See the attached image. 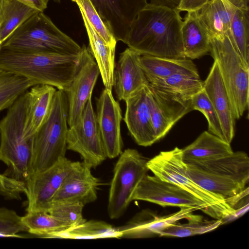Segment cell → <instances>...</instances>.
Masks as SVG:
<instances>
[{"mask_svg": "<svg viewBox=\"0 0 249 249\" xmlns=\"http://www.w3.org/2000/svg\"><path fill=\"white\" fill-rule=\"evenodd\" d=\"M26 190L24 182L0 174V195L11 199H20Z\"/></svg>", "mask_w": 249, "mask_h": 249, "instance_id": "obj_39", "label": "cell"}, {"mask_svg": "<svg viewBox=\"0 0 249 249\" xmlns=\"http://www.w3.org/2000/svg\"><path fill=\"white\" fill-rule=\"evenodd\" d=\"M230 34L244 64L249 68L248 6L235 9L231 23Z\"/></svg>", "mask_w": 249, "mask_h": 249, "instance_id": "obj_31", "label": "cell"}, {"mask_svg": "<svg viewBox=\"0 0 249 249\" xmlns=\"http://www.w3.org/2000/svg\"><path fill=\"white\" fill-rule=\"evenodd\" d=\"M235 9L223 0H210L199 15L211 36L223 35L230 31Z\"/></svg>", "mask_w": 249, "mask_h": 249, "instance_id": "obj_27", "label": "cell"}, {"mask_svg": "<svg viewBox=\"0 0 249 249\" xmlns=\"http://www.w3.org/2000/svg\"><path fill=\"white\" fill-rule=\"evenodd\" d=\"M23 231H27V229L21 216L12 210L0 207V232L18 234Z\"/></svg>", "mask_w": 249, "mask_h": 249, "instance_id": "obj_38", "label": "cell"}, {"mask_svg": "<svg viewBox=\"0 0 249 249\" xmlns=\"http://www.w3.org/2000/svg\"><path fill=\"white\" fill-rule=\"evenodd\" d=\"M53 0L57 3H59L60 2V0Z\"/></svg>", "mask_w": 249, "mask_h": 249, "instance_id": "obj_45", "label": "cell"}, {"mask_svg": "<svg viewBox=\"0 0 249 249\" xmlns=\"http://www.w3.org/2000/svg\"><path fill=\"white\" fill-rule=\"evenodd\" d=\"M84 205L76 201L53 202L48 213L69 228L79 225L86 220L83 216Z\"/></svg>", "mask_w": 249, "mask_h": 249, "instance_id": "obj_35", "label": "cell"}, {"mask_svg": "<svg viewBox=\"0 0 249 249\" xmlns=\"http://www.w3.org/2000/svg\"><path fill=\"white\" fill-rule=\"evenodd\" d=\"M29 104L28 90L8 108L0 120V161L8 168L5 175L25 182L29 176L31 139L24 128Z\"/></svg>", "mask_w": 249, "mask_h": 249, "instance_id": "obj_5", "label": "cell"}, {"mask_svg": "<svg viewBox=\"0 0 249 249\" xmlns=\"http://www.w3.org/2000/svg\"><path fill=\"white\" fill-rule=\"evenodd\" d=\"M210 53L218 64L235 119L248 108L249 68L245 66L230 34L211 36Z\"/></svg>", "mask_w": 249, "mask_h": 249, "instance_id": "obj_7", "label": "cell"}, {"mask_svg": "<svg viewBox=\"0 0 249 249\" xmlns=\"http://www.w3.org/2000/svg\"><path fill=\"white\" fill-rule=\"evenodd\" d=\"M39 12H44L47 8L49 0H18Z\"/></svg>", "mask_w": 249, "mask_h": 249, "instance_id": "obj_42", "label": "cell"}, {"mask_svg": "<svg viewBox=\"0 0 249 249\" xmlns=\"http://www.w3.org/2000/svg\"><path fill=\"white\" fill-rule=\"evenodd\" d=\"M203 89L219 118L225 141L231 144L234 136L236 119L218 64L215 61L204 81Z\"/></svg>", "mask_w": 249, "mask_h": 249, "instance_id": "obj_20", "label": "cell"}, {"mask_svg": "<svg viewBox=\"0 0 249 249\" xmlns=\"http://www.w3.org/2000/svg\"><path fill=\"white\" fill-rule=\"evenodd\" d=\"M0 49L67 54H79L81 51V47L59 30L43 12L36 13L23 23Z\"/></svg>", "mask_w": 249, "mask_h": 249, "instance_id": "obj_6", "label": "cell"}, {"mask_svg": "<svg viewBox=\"0 0 249 249\" xmlns=\"http://www.w3.org/2000/svg\"><path fill=\"white\" fill-rule=\"evenodd\" d=\"M21 220L28 232L40 238L67 229L56 218L45 212L27 213L21 216Z\"/></svg>", "mask_w": 249, "mask_h": 249, "instance_id": "obj_33", "label": "cell"}, {"mask_svg": "<svg viewBox=\"0 0 249 249\" xmlns=\"http://www.w3.org/2000/svg\"><path fill=\"white\" fill-rule=\"evenodd\" d=\"M181 32L185 58L197 59L210 53L211 36L200 18L199 11L187 12Z\"/></svg>", "mask_w": 249, "mask_h": 249, "instance_id": "obj_21", "label": "cell"}, {"mask_svg": "<svg viewBox=\"0 0 249 249\" xmlns=\"http://www.w3.org/2000/svg\"><path fill=\"white\" fill-rule=\"evenodd\" d=\"M235 8H240L248 6V0H223Z\"/></svg>", "mask_w": 249, "mask_h": 249, "instance_id": "obj_43", "label": "cell"}, {"mask_svg": "<svg viewBox=\"0 0 249 249\" xmlns=\"http://www.w3.org/2000/svg\"><path fill=\"white\" fill-rule=\"evenodd\" d=\"M147 166L155 176L178 186L205 203L211 210V217L223 220L233 214L234 210L225 200L205 190L189 177L182 149L176 147L161 151L148 160Z\"/></svg>", "mask_w": 249, "mask_h": 249, "instance_id": "obj_8", "label": "cell"}, {"mask_svg": "<svg viewBox=\"0 0 249 249\" xmlns=\"http://www.w3.org/2000/svg\"><path fill=\"white\" fill-rule=\"evenodd\" d=\"M38 12L18 0H4L0 15V49L19 27Z\"/></svg>", "mask_w": 249, "mask_h": 249, "instance_id": "obj_29", "label": "cell"}, {"mask_svg": "<svg viewBox=\"0 0 249 249\" xmlns=\"http://www.w3.org/2000/svg\"><path fill=\"white\" fill-rule=\"evenodd\" d=\"M68 112L66 93L57 89L47 118L31 139L29 176L50 167L65 157Z\"/></svg>", "mask_w": 249, "mask_h": 249, "instance_id": "obj_4", "label": "cell"}, {"mask_svg": "<svg viewBox=\"0 0 249 249\" xmlns=\"http://www.w3.org/2000/svg\"><path fill=\"white\" fill-rule=\"evenodd\" d=\"M100 75L98 65L85 45L81 47L79 68L68 89L65 91L70 126L79 121L85 105L92 97V91Z\"/></svg>", "mask_w": 249, "mask_h": 249, "instance_id": "obj_14", "label": "cell"}, {"mask_svg": "<svg viewBox=\"0 0 249 249\" xmlns=\"http://www.w3.org/2000/svg\"><path fill=\"white\" fill-rule=\"evenodd\" d=\"M186 223H174L162 230L160 236L186 237L203 234L217 228L222 224V219L206 220L199 218L188 220Z\"/></svg>", "mask_w": 249, "mask_h": 249, "instance_id": "obj_34", "label": "cell"}, {"mask_svg": "<svg viewBox=\"0 0 249 249\" xmlns=\"http://www.w3.org/2000/svg\"><path fill=\"white\" fill-rule=\"evenodd\" d=\"M233 151L230 143L207 131L190 145L182 149L184 162L215 159L228 155Z\"/></svg>", "mask_w": 249, "mask_h": 249, "instance_id": "obj_26", "label": "cell"}, {"mask_svg": "<svg viewBox=\"0 0 249 249\" xmlns=\"http://www.w3.org/2000/svg\"><path fill=\"white\" fill-rule=\"evenodd\" d=\"M191 105L193 110H198L205 116L208 123L209 131L225 141L219 118L203 89L192 97Z\"/></svg>", "mask_w": 249, "mask_h": 249, "instance_id": "obj_36", "label": "cell"}, {"mask_svg": "<svg viewBox=\"0 0 249 249\" xmlns=\"http://www.w3.org/2000/svg\"><path fill=\"white\" fill-rule=\"evenodd\" d=\"M79 54L0 49V69L23 77L34 86L47 85L66 91L80 63Z\"/></svg>", "mask_w": 249, "mask_h": 249, "instance_id": "obj_3", "label": "cell"}, {"mask_svg": "<svg viewBox=\"0 0 249 249\" xmlns=\"http://www.w3.org/2000/svg\"><path fill=\"white\" fill-rule=\"evenodd\" d=\"M132 199L148 201L163 207L193 208L211 215L210 208L203 202L178 186L155 175L146 174L143 177L136 188Z\"/></svg>", "mask_w": 249, "mask_h": 249, "instance_id": "obj_12", "label": "cell"}, {"mask_svg": "<svg viewBox=\"0 0 249 249\" xmlns=\"http://www.w3.org/2000/svg\"><path fill=\"white\" fill-rule=\"evenodd\" d=\"M3 2H4V0H0V15L1 14V10L2 9Z\"/></svg>", "mask_w": 249, "mask_h": 249, "instance_id": "obj_44", "label": "cell"}, {"mask_svg": "<svg viewBox=\"0 0 249 249\" xmlns=\"http://www.w3.org/2000/svg\"><path fill=\"white\" fill-rule=\"evenodd\" d=\"M32 86L28 79L0 69V112L8 109Z\"/></svg>", "mask_w": 249, "mask_h": 249, "instance_id": "obj_32", "label": "cell"}, {"mask_svg": "<svg viewBox=\"0 0 249 249\" xmlns=\"http://www.w3.org/2000/svg\"><path fill=\"white\" fill-rule=\"evenodd\" d=\"M91 167L84 161H75L55 195L53 202L76 201L91 203L97 198V189L101 185L99 179L91 173Z\"/></svg>", "mask_w": 249, "mask_h": 249, "instance_id": "obj_17", "label": "cell"}, {"mask_svg": "<svg viewBox=\"0 0 249 249\" xmlns=\"http://www.w3.org/2000/svg\"><path fill=\"white\" fill-rule=\"evenodd\" d=\"M56 88L47 85L32 86L28 90L29 104L24 128L26 138L31 139L47 118Z\"/></svg>", "mask_w": 249, "mask_h": 249, "instance_id": "obj_23", "label": "cell"}, {"mask_svg": "<svg viewBox=\"0 0 249 249\" xmlns=\"http://www.w3.org/2000/svg\"><path fill=\"white\" fill-rule=\"evenodd\" d=\"M117 41L125 43L131 25L147 0H90Z\"/></svg>", "mask_w": 249, "mask_h": 249, "instance_id": "obj_16", "label": "cell"}, {"mask_svg": "<svg viewBox=\"0 0 249 249\" xmlns=\"http://www.w3.org/2000/svg\"><path fill=\"white\" fill-rule=\"evenodd\" d=\"M140 61L148 82L176 74L199 76L196 65L191 59L187 58H172L141 55Z\"/></svg>", "mask_w": 249, "mask_h": 249, "instance_id": "obj_25", "label": "cell"}, {"mask_svg": "<svg viewBox=\"0 0 249 249\" xmlns=\"http://www.w3.org/2000/svg\"><path fill=\"white\" fill-rule=\"evenodd\" d=\"M181 0H150L151 4L178 10Z\"/></svg>", "mask_w": 249, "mask_h": 249, "instance_id": "obj_41", "label": "cell"}, {"mask_svg": "<svg viewBox=\"0 0 249 249\" xmlns=\"http://www.w3.org/2000/svg\"><path fill=\"white\" fill-rule=\"evenodd\" d=\"M147 85L125 101L124 118L136 143L142 146L151 145L158 141L147 103Z\"/></svg>", "mask_w": 249, "mask_h": 249, "instance_id": "obj_19", "label": "cell"}, {"mask_svg": "<svg viewBox=\"0 0 249 249\" xmlns=\"http://www.w3.org/2000/svg\"><path fill=\"white\" fill-rule=\"evenodd\" d=\"M203 83L199 76L186 74H176L148 82L150 85L157 89L189 99L203 89Z\"/></svg>", "mask_w": 249, "mask_h": 249, "instance_id": "obj_30", "label": "cell"}, {"mask_svg": "<svg viewBox=\"0 0 249 249\" xmlns=\"http://www.w3.org/2000/svg\"><path fill=\"white\" fill-rule=\"evenodd\" d=\"M210 0H181L178 10L192 12L199 11Z\"/></svg>", "mask_w": 249, "mask_h": 249, "instance_id": "obj_40", "label": "cell"}, {"mask_svg": "<svg viewBox=\"0 0 249 249\" xmlns=\"http://www.w3.org/2000/svg\"><path fill=\"white\" fill-rule=\"evenodd\" d=\"M89 40V52L95 60L103 84L112 90L113 87L116 47L106 44L96 33L82 12H80Z\"/></svg>", "mask_w": 249, "mask_h": 249, "instance_id": "obj_24", "label": "cell"}, {"mask_svg": "<svg viewBox=\"0 0 249 249\" xmlns=\"http://www.w3.org/2000/svg\"><path fill=\"white\" fill-rule=\"evenodd\" d=\"M76 3L93 29L106 44L116 47L117 40L103 21L90 0H71Z\"/></svg>", "mask_w": 249, "mask_h": 249, "instance_id": "obj_37", "label": "cell"}, {"mask_svg": "<svg viewBox=\"0 0 249 249\" xmlns=\"http://www.w3.org/2000/svg\"><path fill=\"white\" fill-rule=\"evenodd\" d=\"M121 237L122 233L117 228L104 221L92 220L52 233L45 238L93 239Z\"/></svg>", "mask_w": 249, "mask_h": 249, "instance_id": "obj_28", "label": "cell"}, {"mask_svg": "<svg viewBox=\"0 0 249 249\" xmlns=\"http://www.w3.org/2000/svg\"><path fill=\"white\" fill-rule=\"evenodd\" d=\"M141 56L130 48L120 54L115 66L113 87L119 100L125 101L148 84L141 64Z\"/></svg>", "mask_w": 249, "mask_h": 249, "instance_id": "obj_18", "label": "cell"}, {"mask_svg": "<svg viewBox=\"0 0 249 249\" xmlns=\"http://www.w3.org/2000/svg\"><path fill=\"white\" fill-rule=\"evenodd\" d=\"M196 210L193 208H180L179 211L169 215L145 220H134L117 228L122 233V237L141 238L159 235L162 230L181 219L189 220L200 217V215L193 214Z\"/></svg>", "mask_w": 249, "mask_h": 249, "instance_id": "obj_22", "label": "cell"}, {"mask_svg": "<svg viewBox=\"0 0 249 249\" xmlns=\"http://www.w3.org/2000/svg\"><path fill=\"white\" fill-rule=\"evenodd\" d=\"M180 12L147 3L132 22L125 44L141 55L185 58Z\"/></svg>", "mask_w": 249, "mask_h": 249, "instance_id": "obj_1", "label": "cell"}, {"mask_svg": "<svg viewBox=\"0 0 249 249\" xmlns=\"http://www.w3.org/2000/svg\"><path fill=\"white\" fill-rule=\"evenodd\" d=\"M185 163L187 173L195 182L233 209L249 194L246 187L249 181V158L245 152L233 151L215 159Z\"/></svg>", "mask_w": 249, "mask_h": 249, "instance_id": "obj_2", "label": "cell"}, {"mask_svg": "<svg viewBox=\"0 0 249 249\" xmlns=\"http://www.w3.org/2000/svg\"><path fill=\"white\" fill-rule=\"evenodd\" d=\"M147 103L157 140L183 116L193 110L191 99L147 85Z\"/></svg>", "mask_w": 249, "mask_h": 249, "instance_id": "obj_13", "label": "cell"}, {"mask_svg": "<svg viewBox=\"0 0 249 249\" xmlns=\"http://www.w3.org/2000/svg\"><path fill=\"white\" fill-rule=\"evenodd\" d=\"M147 161L136 149L128 148L119 155L109 191L107 212L117 219L125 212L138 185L149 170Z\"/></svg>", "mask_w": 249, "mask_h": 249, "instance_id": "obj_9", "label": "cell"}, {"mask_svg": "<svg viewBox=\"0 0 249 249\" xmlns=\"http://www.w3.org/2000/svg\"><path fill=\"white\" fill-rule=\"evenodd\" d=\"M67 149L80 154L83 161L91 168L96 167L107 158L97 126L91 97L85 105L78 122L68 128Z\"/></svg>", "mask_w": 249, "mask_h": 249, "instance_id": "obj_10", "label": "cell"}, {"mask_svg": "<svg viewBox=\"0 0 249 249\" xmlns=\"http://www.w3.org/2000/svg\"><path fill=\"white\" fill-rule=\"evenodd\" d=\"M96 122L107 158L113 159L122 152L121 133L122 110L112 95L105 88L96 101Z\"/></svg>", "mask_w": 249, "mask_h": 249, "instance_id": "obj_15", "label": "cell"}, {"mask_svg": "<svg viewBox=\"0 0 249 249\" xmlns=\"http://www.w3.org/2000/svg\"><path fill=\"white\" fill-rule=\"evenodd\" d=\"M75 162L64 157L50 167L28 177L24 182L27 213H48L55 195Z\"/></svg>", "mask_w": 249, "mask_h": 249, "instance_id": "obj_11", "label": "cell"}]
</instances>
